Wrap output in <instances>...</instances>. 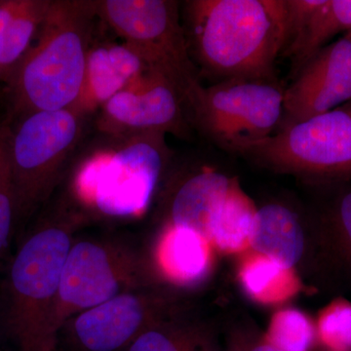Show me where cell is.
Segmentation results:
<instances>
[{"label":"cell","instance_id":"14","mask_svg":"<svg viewBox=\"0 0 351 351\" xmlns=\"http://www.w3.org/2000/svg\"><path fill=\"white\" fill-rule=\"evenodd\" d=\"M52 0L0 1V82H9L36 43Z\"/></svg>","mask_w":351,"mask_h":351},{"label":"cell","instance_id":"11","mask_svg":"<svg viewBox=\"0 0 351 351\" xmlns=\"http://www.w3.org/2000/svg\"><path fill=\"white\" fill-rule=\"evenodd\" d=\"M160 299L145 288L130 291L87 309L64 323L58 343L68 351H124L160 322Z\"/></svg>","mask_w":351,"mask_h":351},{"label":"cell","instance_id":"15","mask_svg":"<svg viewBox=\"0 0 351 351\" xmlns=\"http://www.w3.org/2000/svg\"><path fill=\"white\" fill-rule=\"evenodd\" d=\"M250 245L258 255L292 269L304 251V234L297 215L278 203L256 212Z\"/></svg>","mask_w":351,"mask_h":351},{"label":"cell","instance_id":"22","mask_svg":"<svg viewBox=\"0 0 351 351\" xmlns=\"http://www.w3.org/2000/svg\"><path fill=\"white\" fill-rule=\"evenodd\" d=\"M315 338L311 320L301 311L286 309L272 318L267 343L281 351H308Z\"/></svg>","mask_w":351,"mask_h":351},{"label":"cell","instance_id":"20","mask_svg":"<svg viewBox=\"0 0 351 351\" xmlns=\"http://www.w3.org/2000/svg\"><path fill=\"white\" fill-rule=\"evenodd\" d=\"M241 281L252 298L267 304L282 301L297 290V280L291 269L261 255L244 263Z\"/></svg>","mask_w":351,"mask_h":351},{"label":"cell","instance_id":"23","mask_svg":"<svg viewBox=\"0 0 351 351\" xmlns=\"http://www.w3.org/2000/svg\"><path fill=\"white\" fill-rule=\"evenodd\" d=\"M318 334L331 351H351V304L337 301L326 307L318 321Z\"/></svg>","mask_w":351,"mask_h":351},{"label":"cell","instance_id":"2","mask_svg":"<svg viewBox=\"0 0 351 351\" xmlns=\"http://www.w3.org/2000/svg\"><path fill=\"white\" fill-rule=\"evenodd\" d=\"M86 217L69 203L25 232L0 285V328L17 351H56L51 319L64 263Z\"/></svg>","mask_w":351,"mask_h":351},{"label":"cell","instance_id":"18","mask_svg":"<svg viewBox=\"0 0 351 351\" xmlns=\"http://www.w3.org/2000/svg\"><path fill=\"white\" fill-rule=\"evenodd\" d=\"M257 210L237 182L217 207L208 223V241L221 250L233 253L250 245Z\"/></svg>","mask_w":351,"mask_h":351},{"label":"cell","instance_id":"9","mask_svg":"<svg viewBox=\"0 0 351 351\" xmlns=\"http://www.w3.org/2000/svg\"><path fill=\"white\" fill-rule=\"evenodd\" d=\"M241 154L279 172L321 180L351 177V101L285 124Z\"/></svg>","mask_w":351,"mask_h":351},{"label":"cell","instance_id":"4","mask_svg":"<svg viewBox=\"0 0 351 351\" xmlns=\"http://www.w3.org/2000/svg\"><path fill=\"white\" fill-rule=\"evenodd\" d=\"M76 165L71 184L78 211L103 218L138 217L156 193L171 149L162 133L105 136Z\"/></svg>","mask_w":351,"mask_h":351},{"label":"cell","instance_id":"1","mask_svg":"<svg viewBox=\"0 0 351 351\" xmlns=\"http://www.w3.org/2000/svg\"><path fill=\"white\" fill-rule=\"evenodd\" d=\"M182 18L189 55L208 75L274 78L286 44V0H189Z\"/></svg>","mask_w":351,"mask_h":351},{"label":"cell","instance_id":"10","mask_svg":"<svg viewBox=\"0 0 351 351\" xmlns=\"http://www.w3.org/2000/svg\"><path fill=\"white\" fill-rule=\"evenodd\" d=\"M95 117L101 135L112 137L162 133L188 140L193 129L179 90L151 69L112 97Z\"/></svg>","mask_w":351,"mask_h":351},{"label":"cell","instance_id":"17","mask_svg":"<svg viewBox=\"0 0 351 351\" xmlns=\"http://www.w3.org/2000/svg\"><path fill=\"white\" fill-rule=\"evenodd\" d=\"M156 262L172 282L193 285L210 269L209 242L193 230L169 225L157 243Z\"/></svg>","mask_w":351,"mask_h":351},{"label":"cell","instance_id":"12","mask_svg":"<svg viewBox=\"0 0 351 351\" xmlns=\"http://www.w3.org/2000/svg\"><path fill=\"white\" fill-rule=\"evenodd\" d=\"M351 101V31L323 47L285 89L281 125L322 114Z\"/></svg>","mask_w":351,"mask_h":351},{"label":"cell","instance_id":"21","mask_svg":"<svg viewBox=\"0 0 351 351\" xmlns=\"http://www.w3.org/2000/svg\"><path fill=\"white\" fill-rule=\"evenodd\" d=\"M10 125L3 117L0 120V262L5 257L11 239L17 230L15 191L9 154Z\"/></svg>","mask_w":351,"mask_h":351},{"label":"cell","instance_id":"3","mask_svg":"<svg viewBox=\"0 0 351 351\" xmlns=\"http://www.w3.org/2000/svg\"><path fill=\"white\" fill-rule=\"evenodd\" d=\"M98 24L95 0H52L36 43L6 83L4 117L75 107Z\"/></svg>","mask_w":351,"mask_h":351},{"label":"cell","instance_id":"5","mask_svg":"<svg viewBox=\"0 0 351 351\" xmlns=\"http://www.w3.org/2000/svg\"><path fill=\"white\" fill-rule=\"evenodd\" d=\"M90 119L73 108L7 119L17 230L45 207L69 172Z\"/></svg>","mask_w":351,"mask_h":351},{"label":"cell","instance_id":"6","mask_svg":"<svg viewBox=\"0 0 351 351\" xmlns=\"http://www.w3.org/2000/svg\"><path fill=\"white\" fill-rule=\"evenodd\" d=\"M97 16L147 68L167 78L191 107L203 85L174 0H95Z\"/></svg>","mask_w":351,"mask_h":351},{"label":"cell","instance_id":"8","mask_svg":"<svg viewBox=\"0 0 351 351\" xmlns=\"http://www.w3.org/2000/svg\"><path fill=\"white\" fill-rule=\"evenodd\" d=\"M145 262L137 249L122 239L75 240L64 263L51 334L58 335L73 316L117 295L145 288Z\"/></svg>","mask_w":351,"mask_h":351},{"label":"cell","instance_id":"28","mask_svg":"<svg viewBox=\"0 0 351 351\" xmlns=\"http://www.w3.org/2000/svg\"><path fill=\"white\" fill-rule=\"evenodd\" d=\"M0 351H3V350H2V346H1V345H0Z\"/></svg>","mask_w":351,"mask_h":351},{"label":"cell","instance_id":"7","mask_svg":"<svg viewBox=\"0 0 351 351\" xmlns=\"http://www.w3.org/2000/svg\"><path fill=\"white\" fill-rule=\"evenodd\" d=\"M284 92L276 78L221 80L202 87L189 107V120L218 147L242 154L278 130Z\"/></svg>","mask_w":351,"mask_h":351},{"label":"cell","instance_id":"26","mask_svg":"<svg viewBox=\"0 0 351 351\" xmlns=\"http://www.w3.org/2000/svg\"><path fill=\"white\" fill-rule=\"evenodd\" d=\"M332 219L351 260V189L339 198L332 211Z\"/></svg>","mask_w":351,"mask_h":351},{"label":"cell","instance_id":"24","mask_svg":"<svg viewBox=\"0 0 351 351\" xmlns=\"http://www.w3.org/2000/svg\"><path fill=\"white\" fill-rule=\"evenodd\" d=\"M199 341L189 332L163 328L160 321L143 332L124 351H204Z\"/></svg>","mask_w":351,"mask_h":351},{"label":"cell","instance_id":"13","mask_svg":"<svg viewBox=\"0 0 351 351\" xmlns=\"http://www.w3.org/2000/svg\"><path fill=\"white\" fill-rule=\"evenodd\" d=\"M95 36L87 55L82 93L73 108L90 119L112 97L149 69L140 55L127 44L101 40Z\"/></svg>","mask_w":351,"mask_h":351},{"label":"cell","instance_id":"16","mask_svg":"<svg viewBox=\"0 0 351 351\" xmlns=\"http://www.w3.org/2000/svg\"><path fill=\"white\" fill-rule=\"evenodd\" d=\"M233 184V180L216 171L203 170L191 176L173 196L170 225L193 230L208 241L211 215Z\"/></svg>","mask_w":351,"mask_h":351},{"label":"cell","instance_id":"19","mask_svg":"<svg viewBox=\"0 0 351 351\" xmlns=\"http://www.w3.org/2000/svg\"><path fill=\"white\" fill-rule=\"evenodd\" d=\"M351 31V0H324L304 31L283 51L292 59L295 75L330 39Z\"/></svg>","mask_w":351,"mask_h":351},{"label":"cell","instance_id":"27","mask_svg":"<svg viewBox=\"0 0 351 351\" xmlns=\"http://www.w3.org/2000/svg\"><path fill=\"white\" fill-rule=\"evenodd\" d=\"M248 351H281L279 350L278 348H276V346L270 345L269 343H258V345L253 346L251 350Z\"/></svg>","mask_w":351,"mask_h":351},{"label":"cell","instance_id":"25","mask_svg":"<svg viewBox=\"0 0 351 351\" xmlns=\"http://www.w3.org/2000/svg\"><path fill=\"white\" fill-rule=\"evenodd\" d=\"M323 3L324 0H286L287 27L284 50L301 34L307 23Z\"/></svg>","mask_w":351,"mask_h":351}]
</instances>
